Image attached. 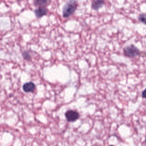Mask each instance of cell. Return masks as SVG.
Here are the masks:
<instances>
[{"mask_svg": "<svg viewBox=\"0 0 146 146\" xmlns=\"http://www.w3.org/2000/svg\"><path fill=\"white\" fill-rule=\"evenodd\" d=\"M22 55L24 58V59H26V60H29L30 59V55L29 54V53L27 52H24L23 54H22Z\"/></svg>", "mask_w": 146, "mask_h": 146, "instance_id": "obj_9", "label": "cell"}, {"mask_svg": "<svg viewBox=\"0 0 146 146\" xmlns=\"http://www.w3.org/2000/svg\"><path fill=\"white\" fill-rule=\"evenodd\" d=\"M142 97L143 98H146V88L142 92Z\"/></svg>", "mask_w": 146, "mask_h": 146, "instance_id": "obj_10", "label": "cell"}, {"mask_svg": "<svg viewBox=\"0 0 146 146\" xmlns=\"http://www.w3.org/2000/svg\"><path fill=\"white\" fill-rule=\"evenodd\" d=\"M66 119L69 122H74L79 118V113L74 110H68L65 113Z\"/></svg>", "mask_w": 146, "mask_h": 146, "instance_id": "obj_3", "label": "cell"}, {"mask_svg": "<svg viewBox=\"0 0 146 146\" xmlns=\"http://www.w3.org/2000/svg\"><path fill=\"white\" fill-rule=\"evenodd\" d=\"M145 142H146V137H145Z\"/></svg>", "mask_w": 146, "mask_h": 146, "instance_id": "obj_12", "label": "cell"}, {"mask_svg": "<svg viewBox=\"0 0 146 146\" xmlns=\"http://www.w3.org/2000/svg\"><path fill=\"white\" fill-rule=\"evenodd\" d=\"M139 20L143 23V24L146 25V14L141 13L139 16Z\"/></svg>", "mask_w": 146, "mask_h": 146, "instance_id": "obj_8", "label": "cell"}, {"mask_svg": "<svg viewBox=\"0 0 146 146\" xmlns=\"http://www.w3.org/2000/svg\"><path fill=\"white\" fill-rule=\"evenodd\" d=\"M145 2H146V0H145Z\"/></svg>", "mask_w": 146, "mask_h": 146, "instance_id": "obj_13", "label": "cell"}, {"mask_svg": "<svg viewBox=\"0 0 146 146\" xmlns=\"http://www.w3.org/2000/svg\"><path fill=\"white\" fill-rule=\"evenodd\" d=\"M48 10L46 7L40 6L38 9H35L34 11V13L35 16L37 18H41L43 16L47 14Z\"/></svg>", "mask_w": 146, "mask_h": 146, "instance_id": "obj_5", "label": "cell"}, {"mask_svg": "<svg viewBox=\"0 0 146 146\" xmlns=\"http://www.w3.org/2000/svg\"><path fill=\"white\" fill-rule=\"evenodd\" d=\"M109 146H113V145H109Z\"/></svg>", "mask_w": 146, "mask_h": 146, "instance_id": "obj_11", "label": "cell"}, {"mask_svg": "<svg viewBox=\"0 0 146 146\" xmlns=\"http://www.w3.org/2000/svg\"><path fill=\"white\" fill-rule=\"evenodd\" d=\"M123 54L126 57L134 58L140 55V51L135 45L131 44L123 48Z\"/></svg>", "mask_w": 146, "mask_h": 146, "instance_id": "obj_2", "label": "cell"}, {"mask_svg": "<svg viewBox=\"0 0 146 146\" xmlns=\"http://www.w3.org/2000/svg\"><path fill=\"white\" fill-rule=\"evenodd\" d=\"M51 2V0H34V4L36 6L46 7Z\"/></svg>", "mask_w": 146, "mask_h": 146, "instance_id": "obj_6", "label": "cell"}, {"mask_svg": "<svg viewBox=\"0 0 146 146\" xmlns=\"http://www.w3.org/2000/svg\"><path fill=\"white\" fill-rule=\"evenodd\" d=\"M78 6V3L76 0H68L63 7V17L64 18H68L70 17L75 11Z\"/></svg>", "mask_w": 146, "mask_h": 146, "instance_id": "obj_1", "label": "cell"}, {"mask_svg": "<svg viewBox=\"0 0 146 146\" xmlns=\"http://www.w3.org/2000/svg\"><path fill=\"white\" fill-rule=\"evenodd\" d=\"M105 3L104 0H93L91 3V9L94 10H98Z\"/></svg>", "mask_w": 146, "mask_h": 146, "instance_id": "obj_4", "label": "cell"}, {"mask_svg": "<svg viewBox=\"0 0 146 146\" xmlns=\"http://www.w3.org/2000/svg\"><path fill=\"white\" fill-rule=\"evenodd\" d=\"M34 88H35V85L32 82L26 83L23 86V90H24V91H25L26 92H31V91H33L34 90Z\"/></svg>", "mask_w": 146, "mask_h": 146, "instance_id": "obj_7", "label": "cell"}]
</instances>
